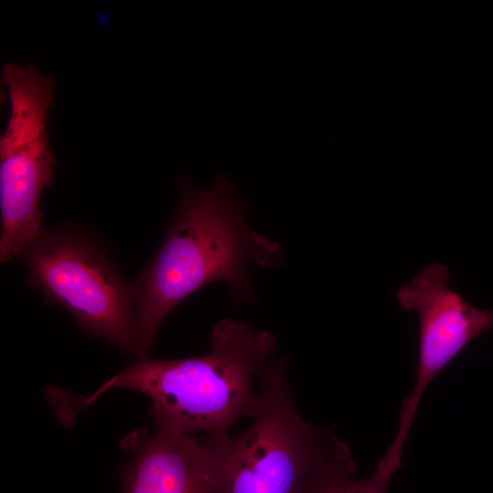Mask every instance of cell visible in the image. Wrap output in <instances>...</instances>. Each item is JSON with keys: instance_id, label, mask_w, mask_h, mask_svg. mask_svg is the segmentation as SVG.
<instances>
[{"instance_id": "1", "label": "cell", "mask_w": 493, "mask_h": 493, "mask_svg": "<svg viewBox=\"0 0 493 493\" xmlns=\"http://www.w3.org/2000/svg\"><path fill=\"white\" fill-rule=\"evenodd\" d=\"M172 222L157 252L131 284L144 352L167 315L184 299L216 281L236 301L253 303L246 264L274 268L285 261L280 246L256 233L233 183L219 173L200 191L185 179Z\"/></svg>"}, {"instance_id": "7", "label": "cell", "mask_w": 493, "mask_h": 493, "mask_svg": "<svg viewBox=\"0 0 493 493\" xmlns=\"http://www.w3.org/2000/svg\"><path fill=\"white\" fill-rule=\"evenodd\" d=\"M230 437L220 431L196 438L155 425L123 467L121 493H220Z\"/></svg>"}, {"instance_id": "5", "label": "cell", "mask_w": 493, "mask_h": 493, "mask_svg": "<svg viewBox=\"0 0 493 493\" xmlns=\"http://www.w3.org/2000/svg\"><path fill=\"white\" fill-rule=\"evenodd\" d=\"M3 77L10 101L0 138V261L5 263L20 258L45 232L40 199L56 166L47 134L55 82L32 65L6 64Z\"/></svg>"}, {"instance_id": "2", "label": "cell", "mask_w": 493, "mask_h": 493, "mask_svg": "<svg viewBox=\"0 0 493 493\" xmlns=\"http://www.w3.org/2000/svg\"><path fill=\"white\" fill-rule=\"evenodd\" d=\"M203 356L160 360L145 355L89 396L91 404L112 389L146 395L156 426L194 435L229 431L241 418H253L261 405L259 376L278 357L274 336L244 321L223 319Z\"/></svg>"}, {"instance_id": "8", "label": "cell", "mask_w": 493, "mask_h": 493, "mask_svg": "<svg viewBox=\"0 0 493 493\" xmlns=\"http://www.w3.org/2000/svg\"><path fill=\"white\" fill-rule=\"evenodd\" d=\"M404 444L403 439L394 438L373 472L362 478L355 477L356 464L348 453L319 472L305 493H387L401 466Z\"/></svg>"}, {"instance_id": "3", "label": "cell", "mask_w": 493, "mask_h": 493, "mask_svg": "<svg viewBox=\"0 0 493 493\" xmlns=\"http://www.w3.org/2000/svg\"><path fill=\"white\" fill-rule=\"evenodd\" d=\"M288 356L260 374L261 405L245 431L231 435L220 493H305L315 476L351 452L331 431L299 414L286 374Z\"/></svg>"}, {"instance_id": "4", "label": "cell", "mask_w": 493, "mask_h": 493, "mask_svg": "<svg viewBox=\"0 0 493 493\" xmlns=\"http://www.w3.org/2000/svg\"><path fill=\"white\" fill-rule=\"evenodd\" d=\"M20 258L31 288L65 309L83 330L131 355L146 354L132 285L90 239L69 229L45 230Z\"/></svg>"}, {"instance_id": "6", "label": "cell", "mask_w": 493, "mask_h": 493, "mask_svg": "<svg viewBox=\"0 0 493 493\" xmlns=\"http://www.w3.org/2000/svg\"><path fill=\"white\" fill-rule=\"evenodd\" d=\"M448 267H425L397 291L400 307L419 318L415 383L400 421L412 425L420 400L435 376L476 337L493 330V309H477L447 286Z\"/></svg>"}]
</instances>
